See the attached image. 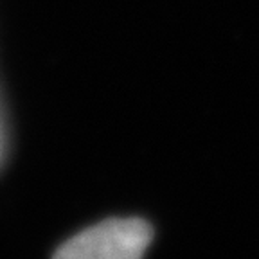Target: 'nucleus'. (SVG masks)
Wrapping results in <instances>:
<instances>
[{
    "label": "nucleus",
    "instance_id": "obj_1",
    "mask_svg": "<svg viewBox=\"0 0 259 259\" xmlns=\"http://www.w3.org/2000/svg\"><path fill=\"white\" fill-rule=\"evenodd\" d=\"M153 229L141 218H110L72 236L53 259H142Z\"/></svg>",
    "mask_w": 259,
    "mask_h": 259
},
{
    "label": "nucleus",
    "instance_id": "obj_2",
    "mask_svg": "<svg viewBox=\"0 0 259 259\" xmlns=\"http://www.w3.org/2000/svg\"><path fill=\"white\" fill-rule=\"evenodd\" d=\"M2 72L4 70H2V61H0V167L4 164L9 150V106Z\"/></svg>",
    "mask_w": 259,
    "mask_h": 259
}]
</instances>
